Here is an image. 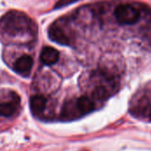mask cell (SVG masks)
I'll return each mask as SVG.
<instances>
[{"mask_svg":"<svg viewBox=\"0 0 151 151\" xmlns=\"http://www.w3.org/2000/svg\"><path fill=\"white\" fill-rule=\"evenodd\" d=\"M33 30L32 20L23 12L10 11L0 19V31L9 36H16L31 33Z\"/></svg>","mask_w":151,"mask_h":151,"instance_id":"obj_1","label":"cell"},{"mask_svg":"<svg viewBox=\"0 0 151 151\" xmlns=\"http://www.w3.org/2000/svg\"><path fill=\"white\" fill-rule=\"evenodd\" d=\"M114 15L117 21L121 25L135 24L141 17L139 11L128 4H119L117 6L114 12Z\"/></svg>","mask_w":151,"mask_h":151,"instance_id":"obj_2","label":"cell"},{"mask_svg":"<svg viewBox=\"0 0 151 151\" xmlns=\"http://www.w3.org/2000/svg\"><path fill=\"white\" fill-rule=\"evenodd\" d=\"M49 38L61 45H69L70 44V40L68 36L64 33L62 28L58 27L57 24H52L49 27Z\"/></svg>","mask_w":151,"mask_h":151,"instance_id":"obj_3","label":"cell"},{"mask_svg":"<svg viewBox=\"0 0 151 151\" xmlns=\"http://www.w3.org/2000/svg\"><path fill=\"white\" fill-rule=\"evenodd\" d=\"M33 58L28 55H24L19 58L14 64V70L20 75L27 76L29 74L33 66Z\"/></svg>","mask_w":151,"mask_h":151,"instance_id":"obj_4","label":"cell"},{"mask_svg":"<svg viewBox=\"0 0 151 151\" xmlns=\"http://www.w3.org/2000/svg\"><path fill=\"white\" fill-rule=\"evenodd\" d=\"M40 58L43 64L47 65H52L58 61L59 52L53 47L46 46L42 50Z\"/></svg>","mask_w":151,"mask_h":151,"instance_id":"obj_5","label":"cell"},{"mask_svg":"<svg viewBox=\"0 0 151 151\" xmlns=\"http://www.w3.org/2000/svg\"><path fill=\"white\" fill-rule=\"evenodd\" d=\"M76 107L81 114H88L94 111L95 104L88 96H81L76 102Z\"/></svg>","mask_w":151,"mask_h":151,"instance_id":"obj_6","label":"cell"},{"mask_svg":"<svg viewBox=\"0 0 151 151\" xmlns=\"http://www.w3.org/2000/svg\"><path fill=\"white\" fill-rule=\"evenodd\" d=\"M47 101L42 96H34L30 98V108L35 113H42L46 107Z\"/></svg>","mask_w":151,"mask_h":151,"instance_id":"obj_7","label":"cell"},{"mask_svg":"<svg viewBox=\"0 0 151 151\" xmlns=\"http://www.w3.org/2000/svg\"><path fill=\"white\" fill-rule=\"evenodd\" d=\"M15 112V106L11 103H3L0 104V116L10 117Z\"/></svg>","mask_w":151,"mask_h":151,"instance_id":"obj_8","label":"cell"},{"mask_svg":"<svg viewBox=\"0 0 151 151\" xmlns=\"http://www.w3.org/2000/svg\"><path fill=\"white\" fill-rule=\"evenodd\" d=\"M107 90L105 89V88H104L103 86H99L96 87L95 88V90L93 91V96L94 98L97 99V100H104L107 97Z\"/></svg>","mask_w":151,"mask_h":151,"instance_id":"obj_9","label":"cell"},{"mask_svg":"<svg viewBox=\"0 0 151 151\" xmlns=\"http://www.w3.org/2000/svg\"><path fill=\"white\" fill-rule=\"evenodd\" d=\"M73 1H76V0H60V1L56 4V8H57V7L59 8V7H61V6H63V5H65V4H70V3H72V2H73Z\"/></svg>","mask_w":151,"mask_h":151,"instance_id":"obj_10","label":"cell"},{"mask_svg":"<svg viewBox=\"0 0 151 151\" xmlns=\"http://www.w3.org/2000/svg\"><path fill=\"white\" fill-rule=\"evenodd\" d=\"M150 117H151V112H150Z\"/></svg>","mask_w":151,"mask_h":151,"instance_id":"obj_11","label":"cell"}]
</instances>
